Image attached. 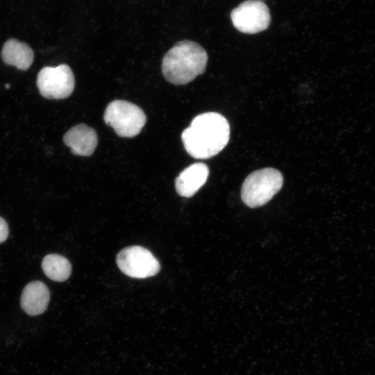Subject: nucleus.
<instances>
[{"label": "nucleus", "instance_id": "obj_4", "mask_svg": "<svg viewBox=\"0 0 375 375\" xmlns=\"http://www.w3.org/2000/svg\"><path fill=\"white\" fill-rule=\"evenodd\" d=\"M103 119L119 137L133 138L140 133L146 124L147 117L137 105L117 99L107 106Z\"/></svg>", "mask_w": 375, "mask_h": 375}, {"label": "nucleus", "instance_id": "obj_7", "mask_svg": "<svg viewBox=\"0 0 375 375\" xmlns=\"http://www.w3.org/2000/svg\"><path fill=\"white\" fill-rule=\"evenodd\" d=\"M232 23L239 31L254 34L267 29L271 22L267 6L261 1L248 0L241 3L231 13Z\"/></svg>", "mask_w": 375, "mask_h": 375}, {"label": "nucleus", "instance_id": "obj_11", "mask_svg": "<svg viewBox=\"0 0 375 375\" xmlns=\"http://www.w3.org/2000/svg\"><path fill=\"white\" fill-rule=\"evenodd\" d=\"M1 56L4 63L20 70H27L34 60V53L31 47L14 38L8 39L4 42Z\"/></svg>", "mask_w": 375, "mask_h": 375}, {"label": "nucleus", "instance_id": "obj_10", "mask_svg": "<svg viewBox=\"0 0 375 375\" xmlns=\"http://www.w3.org/2000/svg\"><path fill=\"white\" fill-rule=\"evenodd\" d=\"M49 299L50 292L47 286L42 281H34L24 287L20 304L26 313L35 316L46 310Z\"/></svg>", "mask_w": 375, "mask_h": 375}, {"label": "nucleus", "instance_id": "obj_6", "mask_svg": "<svg viewBox=\"0 0 375 375\" xmlns=\"http://www.w3.org/2000/svg\"><path fill=\"white\" fill-rule=\"evenodd\" d=\"M117 264L126 275L135 278H145L157 274L160 265L152 253L140 246L123 249L117 256Z\"/></svg>", "mask_w": 375, "mask_h": 375}, {"label": "nucleus", "instance_id": "obj_5", "mask_svg": "<svg viewBox=\"0 0 375 375\" xmlns=\"http://www.w3.org/2000/svg\"><path fill=\"white\" fill-rule=\"evenodd\" d=\"M40 94L49 99H62L69 97L75 85L71 68L65 65L44 67L38 73L36 81Z\"/></svg>", "mask_w": 375, "mask_h": 375}, {"label": "nucleus", "instance_id": "obj_15", "mask_svg": "<svg viewBox=\"0 0 375 375\" xmlns=\"http://www.w3.org/2000/svg\"><path fill=\"white\" fill-rule=\"evenodd\" d=\"M253 1H262V0H253Z\"/></svg>", "mask_w": 375, "mask_h": 375}, {"label": "nucleus", "instance_id": "obj_9", "mask_svg": "<svg viewBox=\"0 0 375 375\" xmlns=\"http://www.w3.org/2000/svg\"><path fill=\"white\" fill-rule=\"evenodd\" d=\"M208 166L203 162L193 163L184 169L175 180L177 193L184 197L193 196L206 182Z\"/></svg>", "mask_w": 375, "mask_h": 375}, {"label": "nucleus", "instance_id": "obj_3", "mask_svg": "<svg viewBox=\"0 0 375 375\" xmlns=\"http://www.w3.org/2000/svg\"><path fill=\"white\" fill-rule=\"evenodd\" d=\"M283 175L278 170L267 167L251 173L241 190L242 201L250 208L265 205L281 190Z\"/></svg>", "mask_w": 375, "mask_h": 375}, {"label": "nucleus", "instance_id": "obj_1", "mask_svg": "<svg viewBox=\"0 0 375 375\" xmlns=\"http://www.w3.org/2000/svg\"><path fill=\"white\" fill-rule=\"evenodd\" d=\"M229 138L227 119L215 112L196 116L181 135L188 153L198 159L209 158L219 153L228 144Z\"/></svg>", "mask_w": 375, "mask_h": 375}, {"label": "nucleus", "instance_id": "obj_14", "mask_svg": "<svg viewBox=\"0 0 375 375\" xmlns=\"http://www.w3.org/2000/svg\"><path fill=\"white\" fill-rule=\"evenodd\" d=\"M6 88H10L9 84H6Z\"/></svg>", "mask_w": 375, "mask_h": 375}, {"label": "nucleus", "instance_id": "obj_13", "mask_svg": "<svg viewBox=\"0 0 375 375\" xmlns=\"http://www.w3.org/2000/svg\"><path fill=\"white\" fill-rule=\"evenodd\" d=\"M9 233L8 226L2 217H0V243L4 242Z\"/></svg>", "mask_w": 375, "mask_h": 375}, {"label": "nucleus", "instance_id": "obj_8", "mask_svg": "<svg viewBox=\"0 0 375 375\" xmlns=\"http://www.w3.org/2000/svg\"><path fill=\"white\" fill-rule=\"evenodd\" d=\"M63 142L71 149L73 154L89 156L94 151L98 138L96 131L92 128L85 124H80L65 133Z\"/></svg>", "mask_w": 375, "mask_h": 375}, {"label": "nucleus", "instance_id": "obj_12", "mask_svg": "<svg viewBox=\"0 0 375 375\" xmlns=\"http://www.w3.org/2000/svg\"><path fill=\"white\" fill-rule=\"evenodd\" d=\"M42 268L49 278L58 282L66 281L72 273L69 261L57 253L47 255L42 261Z\"/></svg>", "mask_w": 375, "mask_h": 375}, {"label": "nucleus", "instance_id": "obj_2", "mask_svg": "<svg viewBox=\"0 0 375 375\" xmlns=\"http://www.w3.org/2000/svg\"><path fill=\"white\" fill-rule=\"evenodd\" d=\"M208 54L198 43L190 40L178 42L164 56L162 72L174 85H185L202 74L206 69Z\"/></svg>", "mask_w": 375, "mask_h": 375}]
</instances>
